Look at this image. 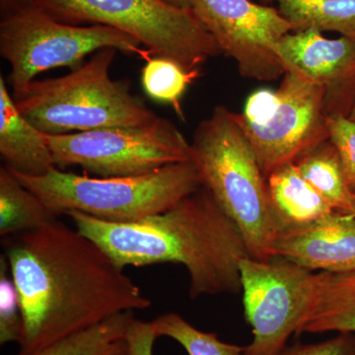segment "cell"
Masks as SVG:
<instances>
[{
	"label": "cell",
	"instance_id": "20",
	"mask_svg": "<svg viewBox=\"0 0 355 355\" xmlns=\"http://www.w3.org/2000/svg\"><path fill=\"white\" fill-rule=\"evenodd\" d=\"M133 312L121 313L51 343L36 355H128L125 336Z\"/></svg>",
	"mask_w": 355,
	"mask_h": 355
},
{
	"label": "cell",
	"instance_id": "11",
	"mask_svg": "<svg viewBox=\"0 0 355 355\" xmlns=\"http://www.w3.org/2000/svg\"><path fill=\"white\" fill-rule=\"evenodd\" d=\"M191 8L243 77L272 81L284 76L275 46L292 27L279 9L252 0H193Z\"/></svg>",
	"mask_w": 355,
	"mask_h": 355
},
{
	"label": "cell",
	"instance_id": "13",
	"mask_svg": "<svg viewBox=\"0 0 355 355\" xmlns=\"http://www.w3.org/2000/svg\"><path fill=\"white\" fill-rule=\"evenodd\" d=\"M311 270L343 272L355 268V217L333 211L317 220L282 229L272 249Z\"/></svg>",
	"mask_w": 355,
	"mask_h": 355
},
{
	"label": "cell",
	"instance_id": "30",
	"mask_svg": "<svg viewBox=\"0 0 355 355\" xmlns=\"http://www.w3.org/2000/svg\"><path fill=\"white\" fill-rule=\"evenodd\" d=\"M349 216L355 217V200H354V207H352V212H350Z\"/></svg>",
	"mask_w": 355,
	"mask_h": 355
},
{
	"label": "cell",
	"instance_id": "27",
	"mask_svg": "<svg viewBox=\"0 0 355 355\" xmlns=\"http://www.w3.org/2000/svg\"><path fill=\"white\" fill-rule=\"evenodd\" d=\"M2 4L6 7L8 6L9 10L13 11L20 7L33 4V1L32 0H2Z\"/></svg>",
	"mask_w": 355,
	"mask_h": 355
},
{
	"label": "cell",
	"instance_id": "18",
	"mask_svg": "<svg viewBox=\"0 0 355 355\" xmlns=\"http://www.w3.org/2000/svg\"><path fill=\"white\" fill-rule=\"evenodd\" d=\"M277 2L292 32H336L355 40V0H263Z\"/></svg>",
	"mask_w": 355,
	"mask_h": 355
},
{
	"label": "cell",
	"instance_id": "14",
	"mask_svg": "<svg viewBox=\"0 0 355 355\" xmlns=\"http://www.w3.org/2000/svg\"><path fill=\"white\" fill-rule=\"evenodd\" d=\"M0 154L6 167L26 176H44L57 168L42 132L18 111L6 80L0 76Z\"/></svg>",
	"mask_w": 355,
	"mask_h": 355
},
{
	"label": "cell",
	"instance_id": "15",
	"mask_svg": "<svg viewBox=\"0 0 355 355\" xmlns=\"http://www.w3.org/2000/svg\"><path fill=\"white\" fill-rule=\"evenodd\" d=\"M327 331L355 334V268L316 273L309 307L297 335Z\"/></svg>",
	"mask_w": 355,
	"mask_h": 355
},
{
	"label": "cell",
	"instance_id": "19",
	"mask_svg": "<svg viewBox=\"0 0 355 355\" xmlns=\"http://www.w3.org/2000/svg\"><path fill=\"white\" fill-rule=\"evenodd\" d=\"M57 218L6 165L0 168V236L8 237L41 227Z\"/></svg>",
	"mask_w": 355,
	"mask_h": 355
},
{
	"label": "cell",
	"instance_id": "4",
	"mask_svg": "<svg viewBox=\"0 0 355 355\" xmlns=\"http://www.w3.org/2000/svg\"><path fill=\"white\" fill-rule=\"evenodd\" d=\"M114 49H103L70 73L34 80L12 95L18 111L46 135L141 127L158 118L110 69Z\"/></svg>",
	"mask_w": 355,
	"mask_h": 355
},
{
	"label": "cell",
	"instance_id": "23",
	"mask_svg": "<svg viewBox=\"0 0 355 355\" xmlns=\"http://www.w3.org/2000/svg\"><path fill=\"white\" fill-rule=\"evenodd\" d=\"M20 299L11 275L8 261L0 257V343H19L23 335Z\"/></svg>",
	"mask_w": 355,
	"mask_h": 355
},
{
	"label": "cell",
	"instance_id": "3",
	"mask_svg": "<svg viewBox=\"0 0 355 355\" xmlns=\"http://www.w3.org/2000/svg\"><path fill=\"white\" fill-rule=\"evenodd\" d=\"M191 146L202 188L239 229L249 256L272 258L279 225L266 178L232 112L216 107L198 125Z\"/></svg>",
	"mask_w": 355,
	"mask_h": 355
},
{
	"label": "cell",
	"instance_id": "2",
	"mask_svg": "<svg viewBox=\"0 0 355 355\" xmlns=\"http://www.w3.org/2000/svg\"><path fill=\"white\" fill-rule=\"evenodd\" d=\"M121 268L181 263L190 275V297L241 292L240 263L250 257L237 226L205 189L164 212L114 223L79 211L65 214Z\"/></svg>",
	"mask_w": 355,
	"mask_h": 355
},
{
	"label": "cell",
	"instance_id": "1",
	"mask_svg": "<svg viewBox=\"0 0 355 355\" xmlns=\"http://www.w3.org/2000/svg\"><path fill=\"white\" fill-rule=\"evenodd\" d=\"M2 246L24 324L18 355L153 304L104 250L57 218L2 238Z\"/></svg>",
	"mask_w": 355,
	"mask_h": 355
},
{
	"label": "cell",
	"instance_id": "7",
	"mask_svg": "<svg viewBox=\"0 0 355 355\" xmlns=\"http://www.w3.org/2000/svg\"><path fill=\"white\" fill-rule=\"evenodd\" d=\"M103 49L151 58V53L125 33L108 26L67 24L35 4L10 11L0 24V55L10 67L12 95L44 71L78 69L84 58Z\"/></svg>",
	"mask_w": 355,
	"mask_h": 355
},
{
	"label": "cell",
	"instance_id": "28",
	"mask_svg": "<svg viewBox=\"0 0 355 355\" xmlns=\"http://www.w3.org/2000/svg\"><path fill=\"white\" fill-rule=\"evenodd\" d=\"M162 1L173 6L181 7V8H191L193 0H162Z\"/></svg>",
	"mask_w": 355,
	"mask_h": 355
},
{
	"label": "cell",
	"instance_id": "25",
	"mask_svg": "<svg viewBox=\"0 0 355 355\" xmlns=\"http://www.w3.org/2000/svg\"><path fill=\"white\" fill-rule=\"evenodd\" d=\"M279 355H355V334L338 333L330 340L317 343H295Z\"/></svg>",
	"mask_w": 355,
	"mask_h": 355
},
{
	"label": "cell",
	"instance_id": "21",
	"mask_svg": "<svg viewBox=\"0 0 355 355\" xmlns=\"http://www.w3.org/2000/svg\"><path fill=\"white\" fill-rule=\"evenodd\" d=\"M141 72L144 91L151 99L171 105L183 119L181 99L187 88L200 76V70L188 71L168 58L154 57L146 60Z\"/></svg>",
	"mask_w": 355,
	"mask_h": 355
},
{
	"label": "cell",
	"instance_id": "17",
	"mask_svg": "<svg viewBox=\"0 0 355 355\" xmlns=\"http://www.w3.org/2000/svg\"><path fill=\"white\" fill-rule=\"evenodd\" d=\"M295 164L306 181L335 211L349 216L355 193L347 183L338 149L330 139L301 156Z\"/></svg>",
	"mask_w": 355,
	"mask_h": 355
},
{
	"label": "cell",
	"instance_id": "16",
	"mask_svg": "<svg viewBox=\"0 0 355 355\" xmlns=\"http://www.w3.org/2000/svg\"><path fill=\"white\" fill-rule=\"evenodd\" d=\"M266 183L280 230L305 225L335 211L306 181L295 163L277 168L266 178Z\"/></svg>",
	"mask_w": 355,
	"mask_h": 355
},
{
	"label": "cell",
	"instance_id": "5",
	"mask_svg": "<svg viewBox=\"0 0 355 355\" xmlns=\"http://www.w3.org/2000/svg\"><path fill=\"white\" fill-rule=\"evenodd\" d=\"M12 173L55 216L79 211L114 223L156 216L202 188L193 161L132 177L81 176L58 168L40 177Z\"/></svg>",
	"mask_w": 355,
	"mask_h": 355
},
{
	"label": "cell",
	"instance_id": "9",
	"mask_svg": "<svg viewBox=\"0 0 355 355\" xmlns=\"http://www.w3.org/2000/svg\"><path fill=\"white\" fill-rule=\"evenodd\" d=\"M55 165L78 166L94 177L141 176L191 161V146L174 123L158 116L141 127L46 135Z\"/></svg>",
	"mask_w": 355,
	"mask_h": 355
},
{
	"label": "cell",
	"instance_id": "29",
	"mask_svg": "<svg viewBox=\"0 0 355 355\" xmlns=\"http://www.w3.org/2000/svg\"><path fill=\"white\" fill-rule=\"evenodd\" d=\"M349 119L350 121H354L355 123V104L354 108L352 110V112H350Z\"/></svg>",
	"mask_w": 355,
	"mask_h": 355
},
{
	"label": "cell",
	"instance_id": "22",
	"mask_svg": "<svg viewBox=\"0 0 355 355\" xmlns=\"http://www.w3.org/2000/svg\"><path fill=\"white\" fill-rule=\"evenodd\" d=\"M151 324L157 338L176 340L189 355H245L246 352V347L222 342L216 333L198 330L177 313L160 315Z\"/></svg>",
	"mask_w": 355,
	"mask_h": 355
},
{
	"label": "cell",
	"instance_id": "12",
	"mask_svg": "<svg viewBox=\"0 0 355 355\" xmlns=\"http://www.w3.org/2000/svg\"><path fill=\"white\" fill-rule=\"evenodd\" d=\"M286 72L324 89L328 118H349L355 104V40L328 39L316 30L291 32L275 46Z\"/></svg>",
	"mask_w": 355,
	"mask_h": 355
},
{
	"label": "cell",
	"instance_id": "10",
	"mask_svg": "<svg viewBox=\"0 0 355 355\" xmlns=\"http://www.w3.org/2000/svg\"><path fill=\"white\" fill-rule=\"evenodd\" d=\"M240 272L245 318L254 336L245 355H279L307 312L316 273L280 257H246Z\"/></svg>",
	"mask_w": 355,
	"mask_h": 355
},
{
	"label": "cell",
	"instance_id": "8",
	"mask_svg": "<svg viewBox=\"0 0 355 355\" xmlns=\"http://www.w3.org/2000/svg\"><path fill=\"white\" fill-rule=\"evenodd\" d=\"M324 89L286 72L277 90L260 89L233 119L253 147L266 178L330 139Z\"/></svg>",
	"mask_w": 355,
	"mask_h": 355
},
{
	"label": "cell",
	"instance_id": "6",
	"mask_svg": "<svg viewBox=\"0 0 355 355\" xmlns=\"http://www.w3.org/2000/svg\"><path fill=\"white\" fill-rule=\"evenodd\" d=\"M58 21L108 26L130 35L153 57L200 70L220 49L193 8L162 0H32Z\"/></svg>",
	"mask_w": 355,
	"mask_h": 355
},
{
	"label": "cell",
	"instance_id": "26",
	"mask_svg": "<svg viewBox=\"0 0 355 355\" xmlns=\"http://www.w3.org/2000/svg\"><path fill=\"white\" fill-rule=\"evenodd\" d=\"M157 338L151 322L133 318L128 326L127 340L128 355H153V345Z\"/></svg>",
	"mask_w": 355,
	"mask_h": 355
},
{
	"label": "cell",
	"instance_id": "24",
	"mask_svg": "<svg viewBox=\"0 0 355 355\" xmlns=\"http://www.w3.org/2000/svg\"><path fill=\"white\" fill-rule=\"evenodd\" d=\"M330 140L338 149L349 188L355 193V123L345 116L328 118Z\"/></svg>",
	"mask_w": 355,
	"mask_h": 355
}]
</instances>
